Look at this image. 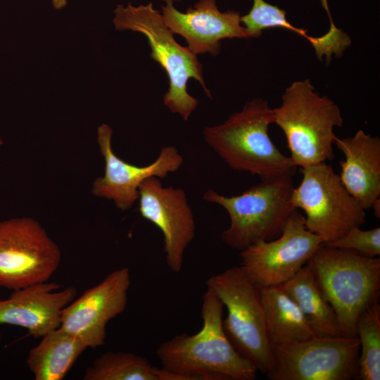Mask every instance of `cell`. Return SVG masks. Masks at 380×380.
<instances>
[{"label": "cell", "mask_w": 380, "mask_h": 380, "mask_svg": "<svg viewBox=\"0 0 380 380\" xmlns=\"http://www.w3.org/2000/svg\"><path fill=\"white\" fill-rule=\"evenodd\" d=\"M224 305L209 289L203 296L202 329L161 343L156 356L163 369L189 380H253L257 369L234 349L223 329Z\"/></svg>", "instance_id": "obj_1"}, {"label": "cell", "mask_w": 380, "mask_h": 380, "mask_svg": "<svg viewBox=\"0 0 380 380\" xmlns=\"http://www.w3.org/2000/svg\"><path fill=\"white\" fill-rule=\"evenodd\" d=\"M272 123L273 108L266 100L257 98L223 123L205 127L203 134L207 144L234 170L261 179L293 177L298 167L270 139L268 129Z\"/></svg>", "instance_id": "obj_2"}, {"label": "cell", "mask_w": 380, "mask_h": 380, "mask_svg": "<svg viewBox=\"0 0 380 380\" xmlns=\"http://www.w3.org/2000/svg\"><path fill=\"white\" fill-rule=\"evenodd\" d=\"M274 110V123L284 132L290 158L300 168L331 160L335 127L343 120L339 107L320 96L308 79L286 88L281 103Z\"/></svg>", "instance_id": "obj_3"}, {"label": "cell", "mask_w": 380, "mask_h": 380, "mask_svg": "<svg viewBox=\"0 0 380 380\" xmlns=\"http://www.w3.org/2000/svg\"><path fill=\"white\" fill-rule=\"evenodd\" d=\"M113 24L118 31L129 30L145 35L151 47V58L158 63L168 77L169 88L163 96L164 105L173 113L188 120L198 101L187 91V82L193 78L212 98L203 78V65L187 46L180 45L165 25L162 15L152 3L134 6L118 5Z\"/></svg>", "instance_id": "obj_4"}, {"label": "cell", "mask_w": 380, "mask_h": 380, "mask_svg": "<svg viewBox=\"0 0 380 380\" xmlns=\"http://www.w3.org/2000/svg\"><path fill=\"white\" fill-rule=\"evenodd\" d=\"M333 308L343 336H356L364 309L379 298L380 258L322 245L307 262Z\"/></svg>", "instance_id": "obj_5"}, {"label": "cell", "mask_w": 380, "mask_h": 380, "mask_svg": "<svg viewBox=\"0 0 380 380\" xmlns=\"http://www.w3.org/2000/svg\"><path fill=\"white\" fill-rule=\"evenodd\" d=\"M292 177L264 179L242 194L225 196L207 190L203 198L227 212L229 227L221 235L228 246L242 251L259 241L278 237L295 208Z\"/></svg>", "instance_id": "obj_6"}, {"label": "cell", "mask_w": 380, "mask_h": 380, "mask_svg": "<svg viewBox=\"0 0 380 380\" xmlns=\"http://www.w3.org/2000/svg\"><path fill=\"white\" fill-rule=\"evenodd\" d=\"M206 285L227 309L222 325L232 346L258 372L266 374L273 367V346L259 289L239 266L212 275Z\"/></svg>", "instance_id": "obj_7"}, {"label": "cell", "mask_w": 380, "mask_h": 380, "mask_svg": "<svg viewBox=\"0 0 380 380\" xmlns=\"http://www.w3.org/2000/svg\"><path fill=\"white\" fill-rule=\"evenodd\" d=\"M302 179L294 187L291 202L305 214L307 228L323 244L343 236L365 222V209L345 188L327 162L300 168Z\"/></svg>", "instance_id": "obj_8"}, {"label": "cell", "mask_w": 380, "mask_h": 380, "mask_svg": "<svg viewBox=\"0 0 380 380\" xmlns=\"http://www.w3.org/2000/svg\"><path fill=\"white\" fill-rule=\"evenodd\" d=\"M357 336H315L273 346L270 380H350L358 370Z\"/></svg>", "instance_id": "obj_9"}, {"label": "cell", "mask_w": 380, "mask_h": 380, "mask_svg": "<svg viewBox=\"0 0 380 380\" xmlns=\"http://www.w3.org/2000/svg\"><path fill=\"white\" fill-rule=\"evenodd\" d=\"M61 251L32 218L0 221V286L17 290L47 281L60 265Z\"/></svg>", "instance_id": "obj_10"}, {"label": "cell", "mask_w": 380, "mask_h": 380, "mask_svg": "<svg viewBox=\"0 0 380 380\" xmlns=\"http://www.w3.org/2000/svg\"><path fill=\"white\" fill-rule=\"evenodd\" d=\"M322 245L321 238L307 228L305 216L296 209L278 237L259 241L241 251L239 267L258 289L283 284Z\"/></svg>", "instance_id": "obj_11"}, {"label": "cell", "mask_w": 380, "mask_h": 380, "mask_svg": "<svg viewBox=\"0 0 380 380\" xmlns=\"http://www.w3.org/2000/svg\"><path fill=\"white\" fill-rule=\"evenodd\" d=\"M139 211L164 237L167 265L182 270L185 251L195 236L196 224L186 194L181 188L163 186L160 179L150 177L139 186Z\"/></svg>", "instance_id": "obj_12"}, {"label": "cell", "mask_w": 380, "mask_h": 380, "mask_svg": "<svg viewBox=\"0 0 380 380\" xmlns=\"http://www.w3.org/2000/svg\"><path fill=\"white\" fill-rule=\"evenodd\" d=\"M113 129L107 124L97 129V141L105 160V172L93 183L92 194L112 200L121 210L132 207L139 197V186L146 179L154 176L165 179L177 171L184 159L173 146H163L157 158L145 166H137L120 158L112 148Z\"/></svg>", "instance_id": "obj_13"}, {"label": "cell", "mask_w": 380, "mask_h": 380, "mask_svg": "<svg viewBox=\"0 0 380 380\" xmlns=\"http://www.w3.org/2000/svg\"><path fill=\"white\" fill-rule=\"evenodd\" d=\"M129 286V268L113 271L62 310L60 327L80 338L87 348L103 345L107 323L126 308Z\"/></svg>", "instance_id": "obj_14"}, {"label": "cell", "mask_w": 380, "mask_h": 380, "mask_svg": "<svg viewBox=\"0 0 380 380\" xmlns=\"http://www.w3.org/2000/svg\"><path fill=\"white\" fill-rule=\"evenodd\" d=\"M162 17L165 25L186 41L187 47L196 55L220 53L223 39L251 38L241 23L239 12H221L215 0H199L185 13L178 11L173 0H163Z\"/></svg>", "instance_id": "obj_15"}, {"label": "cell", "mask_w": 380, "mask_h": 380, "mask_svg": "<svg viewBox=\"0 0 380 380\" xmlns=\"http://www.w3.org/2000/svg\"><path fill=\"white\" fill-rule=\"evenodd\" d=\"M60 285L42 282L14 290L6 300H0V324L17 325L40 338L61 325L62 310L77 294L75 287L56 291Z\"/></svg>", "instance_id": "obj_16"}, {"label": "cell", "mask_w": 380, "mask_h": 380, "mask_svg": "<svg viewBox=\"0 0 380 380\" xmlns=\"http://www.w3.org/2000/svg\"><path fill=\"white\" fill-rule=\"evenodd\" d=\"M334 144L345 160L340 161L341 182L367 210L380 198V139L359 129L353 137H336Z\"/></svg>", "instance_id": "obj_17"}, {"label": "cell", "mask_w": 380, "mask_h": 380, "mask_svg": "<svg viewBox=\"0 0 380 380\" xmlns=\"http://www.w3.org/2000/svg\"><path fill=\"white\" fill-rule=\"evenodd\" d=\"M252 1L250 11L240 18L241 23L251 38L260 37L265 29H287L307 39L314 48L317 58L322 61L325 56L327 63L330 62L333 55L341 57L343 51L350 45V37L341 30L338 32L329 30L322 36L312 37L307 34L306 30L291 25L286 19L284 10L265 0Z\"/></svg>", "instance_id": "obj_18"}, {"label": "cell", "mask_w": 380, "mask_h": 380, "mask_svg": "<svg viewBox=\"0 0 380 380\" xmlns=\"http://www.w3.org/2000/svg\"><path fill=\"white\" fill-rule=\"evenodd\" d=\"M259 291L272 346L317 336L281 284L260 288Z\"/></svg>", "instance_id": "obj_19"}, {"label": "cell", "mask_w": 380, "mask_h": 380, "mask_svg": "<svg viewBox=\"0 0 380 380\" xmlns=\"http://www.w3.org/2000/svg\"><path fill=\"white\" fill-rule=\"evenodd\" d=\"M26 362L36 380H61L87 348L77 336L61 327L42 337Z\"/></svg>", "instance_id": "obj_20"}, {"label": "cell", "mask_w": 380, "mask_h": 380, "mask_svg": "<svg viewBox=\"0 0 380 380\" xmlns=\"http://www.w3.org/2000/svg\"><path fill=\"white\" fill-rule=\"evenodd\" d=\"M281 285L317 336H342L334 310L320 290L308 263Z\"/></svg>", "instance_id": "obj_21"}, {"label": "cell", "mask_w": 380, "mask_h": 380, "mask_svg": "<svg viewBox=\"0 0 380 380\" xmlns=\"http://www.w3.org/2000/svg\"><path fill=\"white\" fill-rule=\"evenodd\" d=\"M360 342L357 379H380V305L379 298L369 304L356 324Z\"/></svg>", "instance_id": "obj_22"}, {"label": "cell", "mask_w": 380, "mask_h": 380, "mask_svg": "<svg viewBox=\"0 0 380 380\" xmlns=\"http://www.w3.org/2000/svg\"><path fill=\"white\" fill-rule=\"evenodd\" d=\"M153 366L139 355L107 352L96 359L84 372V380H157Z\"/></svg>", "instance_id": "obj_23"}, {"label": "cell", "mask_w": 380, "mask_h": 380, "mask_svg": "<svg viewBox=\"0 0 380 380\" xmlns=\"http://www.w3.org/2000/svg\"><path fill=\"white\" fill-rule=\"evenodd\" d=\"M324 245L349 250L365 257H379L380 228L362 230L360 227H355L340 238Z\"/></svg>", "instance_id": "obj_24"}, {"label": "cell", "mask_w": 380, "mask_h": 380, "mask_svg": "<svg viewBox=\"0 0 380 380\" xmlns=\"http://www.w3.org/2000/svg\"><path fill=\"white\" fill-rule=\"evenodd\" d=\"M68 0H51V4L56 10H61L65 8L68 4Z\"/></svg>", "instance_id": "obj_25"}, {"label": "cell", "mask_w": 380, "mask_h": 380, "mask_svg": "<svg viewBox=\"0 0 380 380\" xmlns=\"http://www.w3.org/2000/svg\"><path fill=\"white\" fill-rule=\"evenodd\" d=\"M371 208L374 210L376 217H380V198H376L372 204Z\"/></svg>", "instance_id": "obj_26"}, {"label": "cell", "mask_w": 380, "mask_h": 380, "mask_svg": "<svg viewBox=\"0 0 380 380\" xmlns=\"http://www.w3.org/2000/svg\"><path fill=\"white\" fill-rule=\"evenodd\" d=\"M1 144H2V141H1V138H0V145H1Z\"/></svg>", "instance_id": "obj_27"}]
</instances>
